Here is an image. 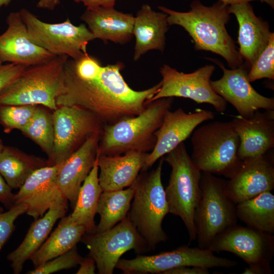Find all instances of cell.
I'll list each match as a JSON object with an SVG mask.
<instances>
[{
  "label": "cell",
  "instance_id": "1",
  "mask_svg": "<svg viewBox=\"0 0 274 274\" xmlns=\"http://www.w3.org/2000/svg\"><path fill=\"white\" fill-rule=\"evenodd\" d=\"M121 62L103 66L87 52L68 58L64 68L63 85L57 106H78L93 114L104 125L135 116L146 108L158 92L161 82L146 90L131 88L121 72Z\"/></svg>",
  "mask_w": 274,
  "mask_h": 274
},
{
  "label": "cell",
  "instance_id": "2",
  "mask_svg": "<svg viewBox=\"0 0 274 274\" xmlns=\"http://www.w3.org/2000/svg\"><path fill=\"white\" fill-rule=\"evenodd\" d=\"M158 8L167 15L169 26L179 25L188 33L196 51H210L221 56L231 69L245 65L225 27L230 17L228 5L218 1L208 7L194 0L190 10L186 12L161 6Z\"/></svg>",
  "mask_w": 274,
  "mask_h": 274
},
{
  "label": "cell",
  "instance_id": "3",
  "mask_svg": "<svg viewBox=\"0 0 274 274\" xmlns=\"http://www.w3.org/2000/svg\"><path fill=\"white\" fill-rule=\"evenodd\" d=\"M173 97L150 102L140 114L104 126L98 152L114 156L135 151L148 153L156 142L154 133L160 126L166 112L171 108Z\"/></svg>",
  "mask_w": 274,
  "mask_h": 274
},
{
  "label": "cell",
  "instance_id": "4",
  "mask_svg": "<svg viewBox=\"0 0 274 274\" xmlns=\"http://www.w3.org/2000/svg\"><path fill=\"white\" fill-rule=\"evenodd\" d=\"M158 166L150 172L142 171L135 181L133 201L127 216L146 242L150 250L165 242L168 237L162 226L169 213L161 181L163 157Z\"/></svg>",
  "mask_w": 274,
  "mask_h": 274
},
{
  "label": "cell",
  "instance_id": "5",
  "mask_svg": "<svg viewBox=\"0 0 274 274\" xmlns=\"http://www.w3.org/2000/svg\"><path fill=\"white\" fill-rule=\"evenodd\" d=\"M68 58L65 55L56 56L45 62L26 67L0 92V106L41 105L55 110Z\"/></svg>",
  "mask_w": 274,
  "mask_h": 274
},
{
  "label": "cell",
  "instance_id": "6",
  "mask_svg": "<svg viewBox=\"0 0 274 274\" xmlns=\"http://www.w3.org/2000/svg\"><path fill=\"white\" fill-rule=\"evenodd\" d=\"M239 138L231 122L214 121L193 131L191 158L203 173L229 178L239 167Z\"/></svg>",
  "mask_w": 274,
  "mask_h": 274
},
{
  "label": "cell",
  "instance_id": "7",
  "mask_svg": "<svg viewBox=\"0 0 274 274\" xmlns=\"http://www.w3.org/2000/svg\"><path fill=\"white\" fill-rule=\"evenodd\" d=\"M163 158L172 167L168 184L164 189L169 213L182 219L190 242L196 241L194 216L200 196L202 172L193 162L184 142Z\"/></svg>",
  "mask_w": 274,
  "mask_h": 274
},
{
  "label": "cell",
  "instance_id": "8",
  "mask_svg": "<svg viewBox=\"0 0 274 274\" xmlns=\"http://www.w3.org/2000/svg\"><path fill=\"white\" fill-rule=\"evenodd\" d=\"M200 186V198L194 216L196 240L198 247L208 249L218 235L236 225L238 219L226 180L202 172Z\"/></svg>",
  "mask_w": 274,
  "mask_h": 274
},
{
  "label": "cell",
  "instance_id": "9",
  "mask_svg": "<svg viewBox=\"0 0 274 274\" xmlns=\"http://www.w3.org/2000/svg\"><path fill=\"white\" fill-rule=\"evenodd\" d=\"M19 12L30 40L55 56L76 59L87 52L89 42L95 39L85 24L76 26L68 18L60 23H49L26 9L22 8Z\"/></svg>",
  "mask_w": 274,
  "mask_h": 274
},
{
  "label": "cell",
  "instance_id": "10",
  "mask_svg": "<svg viewBox=\"0 0 274 274\" xmlns=\"http://www.w3.org/2000/svg\"><path fill=\"white\" fill-rule=\"evenodd\" d=\"M54 150L48 166L59 165L95 132H102L104 124L93 114L78 106H61L52 113Z\"/></svg>",
  "mask_w": 274,
  "mask_h": 274
},
{
  "label": "cell",
  "instance_id": "11",
  "mask_svg": "<svg viewBox=\"0 0 274 274\" xmlns=\"http://www.w3.org/2000/svg\"><path fill=\"white\" fill-rule=\"evenodd\" d=\"M237 263L216 256L209 249L182 245L170 251L150 255H138L132 259H120L116 267L123 273H161L182 266L230 268Z\"/></svg>",
  "mask_w": 274,
  "mask_h": 274
},
{
  "label": "cell",
  "instance_id": "12",
  "mask_svg": "<svg viewBox=\"0 0 274 274\" xmlns=\"http://www.w3.org/2000/svg\"><path fill=\"white\" fill-rule=\"evenodd\" d=\"M81 241L89 251L88 255L94 260L99 274H112L121 256L129 250L138 253L150 250L127 216L103 232H85Z\"/></svg>",
  "mask_w": 274,
  "mask_h": 274
},
{
  "label": "cell",
  "instance_id": "13",
  "mask_svg": "<svg viewBox=\"0 0 274 274\" xmlns=\"http://www.w3.org/2000/svg\"><path fill=\"white\" fill-rule=\"evenodd\" d=\"M215 70L214 65H206L192 73L186 74L164 64L160 69L162 76L161 87L149 103L165 97H184L198 104H209L218 112H224L227 108V102L210 85L211 78Z\"/></svg>",
  "mask_w": 274,
  "mask_h": 274
},
{
  "label": "cell",
  "instance_id": "14",
  "mask_svg": "<svg viewBox=\"0 0 274 274\" xmlns=\"http://www.w3.org/2000/svg\"><path fill=\"white\" fill-rule=\"evenodd\" d=\"M223 71L219 80L210 81L213 90L226 102L232 105L239 115L248 118L260 109L274 110V98L259 94L252 86L248 79L246 65L234 69H227L220 61L210 58Z\"/></svg>",
  "mask_w": 274,
  "mask_h": 274
},
{
  "label": "cell",
  "instance_id": "15",
  "mask_svg": "<svg viewBox=\"0 0 274 274\" xmlns=\"http://www.w3.org/2000/svg\"><path fill=\"white\" fill-rule=\"evenodd\" d=\"M233 253L248 265L270 264L274 254L272 234L235 225L218 235L209 248Z\"/></svg>",
  "mask_w": 274,
  "mask_h": 274
},
{
  "label": "cell",
  "instance_id": "16",
  "mask_svg": "<svg viewBox=\"0 0 274 274\" xmlns=\"http://www.w3.org/2000/svg\"><path fill=\"white\" fill-rule=\"evenodd\" d=\"M214 118L212 112L206 110L197 109L189 113L181 108L174 111H167L160 126L154 133L155 145L149 153L142 171H147L158 159L188 139L199 125Z\"/></svg>",
  "mask_w": 274,
  "mask_h": 274
},
{
  "label": "cell",
  "instance_id": "17",
  "mask_svg": "<svg viewBox=\"0 0 274 274\" xmlns=\"http://www.w3.org/2000/svg\"><path fill=\"white\" fill-rule=\"evenodd\" d=\"M58 165L37 169L15 194V204H25L26 213L35 220L42 217L51 206L68 201L62 196L58 185Z\"/></svg>",
  "mask_w": 274,
  "mask_h": 274
},
{
  "label": "cell",
  "instance_id": "18",
  "mask_svg": "<svg viewBox=\"0 0 274 274\" xmlns=\"http://www.w3.org/2000/svg\"><path fill=\"white\" fill-rule=\"evenodd\" d=\"M268 152L242 160L227 181L228 192L235 204L273 189V157Z\"/></svg>",
  "mask_w": 274,
  "mask_h": 274
},
{
  "label": "cell",
  "instance_id": "19",
  "mask_svg": "<svg viewBox=\"0 0 274 274\" xmlns=\"http://www.w3.org/2000/svg\"><path fill=\"white\" fill-rule=\"evenodd\" d=\"M6 23L7 28L0 35L1 61L27 67L45 62L56 56L30 40L19 11L10 13Z\"/></svg>",
  "mask_w": 274,
  "mask_h": 274
},
{
  "label": "cell",
  "instance_id": "20",
  "mask_svg": "<svg viewBox=\"0 0 274 274\" xmlns=\"http://www.w3.org/2000/svg\"><path fill=\"white\" fill-rule=\"evenodd\" d=\"M239 138L241 160L264 155L274 147V110L257 111L248 118L234 116L231 121Z\"/></svg>",
  "mask_w": 274,
  "mask_h": 274
},
{
  "label": "cell",
  "instance_id": "21",
  "mask_svg": "<svg viewBox=\"0 0 274 274\" xmlns=\"http://www.w3.org/2000/svg\"><path fill=\"white\" fill-rule=\"evenodd\" d=\"M102 132H95L58 165L57 182L63 197L74 209L82 183L96 161Z\"/></svg>",
  "mask_w": 274,
  "mask_h": 274
},
{
  "label": "cell",
  "instance_id": "22",
  "mask_svg": "<svg viewBox=\"0 0 274 274\" xmlns=\"http://www.w3.org/2000/svg\"><path fill=\"white\" fill-rule=\"evenodd\" d=\"M229 12L235 16L238 23V52L250 70L267 45L272 33L268 23L257 17L249 3L229 5Z\"/></svg>",
  "mask_w": 274,
  "mask_h": 274
},
{
  "label": "cell",
  "instance_id": "23",
  "mask_svg": "<svg viewBox=\"0 0 274 274\" xmlns=\"http://www.w3.org/2000/svg\"><path fill=\"white\" fill-rule=\"evenodd\" d=\"M148 154L135 151L114 156L99 154L98 180L102 191L121 190L131 186L142 170Z\"/></svg>",
  "mask_w": 274,
  "mask_h": 274
},
{
  "label": "cell",
  "instance_id": "24",
  "mask_svg": "<svg viewBox=\"0 0 274 274\" xmlns=\"http://www.w3.org/2000/svg\"><path fill=\"white\" fill-rule=\"evenodd\" d=\"M95 39L124 44L133 37L134 16L116 10L114 7L86 9L80 17Z\"/></svg>",
  "mask_w": 274,
  "mask_h": 274
},
{
  "label": "cell",
  "instance_id": "25",
  "mask_svg": "<svg viewBox=\"0 0 274 274\" xmlns=\"http://www.w3.org/2000/svg\"><path fill=\"white\" fill-rule=\"evenodd\" d=\"M167 18L166 13L156 12L148 4L143 5L137 12L132 30L135 39L134 61L149 51H164L168 26Z\"/></svg>",
  "mask_w": 274,
  "mask_h": 274
},
{
  "label": "cell",
  "instance_id": "26",
  "mask_svg": "<svg viewBox=\"0 0 274 274\" xmlns=\"http://www.w3.org/2000/svg\"><path fill=\"white\" fill-rule=\"evenodd\" d=\"M67 209V201L54 204L32 223L22 243L7 257L14 273L21 272L25 262L45 242L56 222L65 216Z\"/></svg>",
  "mask_w": 274,
  "mask_h": 274
},
{
  "label": "cell",
  "instance_id": "27",
  "mask_svg": "<svg viewBox=\"0 0 274 274\" xmlns=\"http://www.w3.org/2000/svg\"><path fill=\"white\" fill-rule=\"evenodd\" d=\"M86 231L84 226L74 223L70 215L64 216L55 230L29 259L37 267L76 247Z\"/></svg>",
  "mask_w": 274,
  "mask_h": 274
},
{
  "label": "cell",
  "instance_id": "28",
  "mask_svg": "<svg viewBox=\"0 0 274 274\" xmlns=\"http://www.w3.org/2000/svg\"><path fill=\"white\" fill-rule=\"evenodd\" d=\"M47 160L5 146L0 153V174L13 189L19 188L36 170L47 166Z\"/></svg>",
  "mask_w": 274,
  "mask_h": 274
},
{
  "label": "cell",
  "instance_id": "29",
  "mask_svg": "<svg viewBox=\"0 0 274 274\" xmlns=\"http://www.w3.org/2000/svg\"><path fill=\"white\" fill-rule=\"evenodd\" d=\"M79 190L74 211L70 214L73 222L82 225L87 233L95 231L94 217L99 196L102 192L98 180L97 159Z\"/></svg>",
  "mask_w": 274,
  "mask_h": 274
},
{
  "label": "cell",
  "instance_id": "30",
  "mask_svg": "<svg viewBox=\"0 0 274 274\" xmlns=\"http://www.w3.org/2000/svg\"><path fill=\"white\" fill-rule=\"evenodd\" d=\"M134 190L135 182L124 190L101 192L96 208L100 220L94 232H101L109 229L127 217Z\"/></svg>",
  "mask_w": 274,
  "mask_h": 274
},
{
  "label": "cell",
  "instance_id": "31",
  "mask_svg": "<svg viewBox=\"0 0 274 274\" xmlns=\"http://www.w3.org/2000/svg\"><path fill=\"white\" fill-rule=\"evenodd\" d=\"M238 219L247 226L273 234L274 233V195L266 191L236 204Z\"/></svg>",
  "mask_w": 274,
  "mask_h": 274
},
{
  "label": "cell",
  "instance_id": "32",
  "mask_svg": "<svg viewBox=\"0 0 274 274\" xmlns=\"http://www.w3.org/2000/svg\"><path fill=\"white\" fill-rule=\"evenodd\" d=\"M37 144L50 160L54 150V127L52 114L46 109L37 107L28 124L21 130Z\"/></svg>",
  "mask_w": 274,
  "mask_h": 274
},
{
  "label": "cell",
  "instance_id": "33",
  "mask_svg": "<svg viewBox=\"0 0 274 274\" xmlns=\"http://www.w3.org/2000/svg\"><path fill=\"white\" fill-rule=\"evenodd\" d=\"M37 105L0 106V124L4 131L9 133L13 129L21 130L32 117Z\"/></svg>",
  "mask_w": 274,
  "mask_h": 274
},
{
  "label": "cell",
  "instance_id": "34",
  "mask_svg": "<svg viewBox=\"0 0 274 274\" xmlns=\"http://www.w3.org/2000/svg\"><path fill=\"white\" fill-rule=\"evenodd\" d=\"M263 78L274 79V33L271 34L269 42L251 66L248 73L250 82Z\"/></svg>",
  "mask_w": 274,
  "mask_h": 274
},
{
  "label": "cell",
  "instance_id": "35",
  "mask_svg": "<svg viewBox=\"0 0 274 274\" xmlns=\"http://www.w3.org/2000/svg\"><path fill=\"white\" fill-rule=\"evenodd\" d=\"M76 246L68 252L52 259L28 271L27 274H49L77 266L82 261Z\"/></svg>",
  "mask_w": 274,
  "mask_h": 274
},
{
  "label": "cell",
  "instance_id": "36",
  "mask_svg": "<svg viewBox=\"0 0 274 274\" xmlns=\"http://www.w3.org/2000/svg\"><path fill=\"white\" fill-rule=\"evenodd\" d=\"M26 210L25 204L18 203L7 212L0 213V251L14 229L15 220Z\"/></svg>",
  "mask_w": 274,
  "mask_h": 274
},
{
  "label": "cell",
  "instance_id": "37",
  "mask_svg": "<svg viewBox=\"0 0 274 274\" xmlns=\"http://www.w3.org/2000/svg\"><path fill=\"white\" fill-rule=\"evenodd\" d=\"M26 66L0 60V92L13 82Z\"/></svg>",
  "mask_w": 274,
  "mask_h": 274
},
{
  "label": "cell",
  "instance_id": "38",
  "mask_svg": "<svg viewBox=\"0 0 274 274\" xmlns=\"http://www.w3.org/2000/svg\"><path fill=\"white\" fill-rule=\"evenodd\" d=\"M0 174V202L8 210L15 205V194Z\"/></svg>",
  "mask_w": 274,
  "mask_h": 274
},
{
  "label": "cell",
  "instance_id": "39",
  "mask_svg": "<svg viewBox=\"0 0 274 274\" xmlns=\"http://www.w3.org/2000/svg\"><path fill=\"white\" fill-rule=\"evenodd\" d=\"M209 268L200 266H182L163 272L162 274H209Z\"/></svg>",
  "mask_w": 274,
  "mask_h": 274
},
{
  "label": "cell",
  "instance_id": "40",
  "mask_svg": "<svg viewBox=\"0 0 274 274\" xmlns=\"http://www.w3.org/2000/svg\"><path fill=\"white\" fill-rule=\"evenodd\" d=\"M117 0H74L77 3H82L86 9H94L99 7H114Z\"/></svg>",
  "mask_w": 274,
  "mask_h": 274
},
{
  "label": "cell",
  "instance_id": "41",
  "mask_svg": "<svg viewBox=\"0 0 274 274\" xmlns=\"http://www.w3.org/2000/svg\"><path fill=\"white\" fill-rule=\"evenodd\" d=\"M94 260L90 256L87 255L83 258L79 265V269L77 274H93L95 273V265Z\"/></svg>",
  "mask_w": 274,
  "mask_h": 274
},
{
  "label": "cell",
  "instance_id": "42",
  "mask_svg": "<svg viewBox=\"0 0 274 274\" xmlns=\"http://www.w3.org/2000/svg\"><path fill=\"white\" fill-rule=\"evenodd\" d=\"M243 274H270V264L258 263L248 265L242 272Z\"/></svg>",
  "mask_w": 274,
  "mask_h": 274
},
{
  "label": "cell",
  "instance_id": "43",
  "mask_svg": "<svg viewBox=\"0 0 274 274\" xmlns=\"http://www.w3.org/2000/svg\"><path fill=\"white\" fill-rule=\"evenodd\" d=\"M60 0H39L37 7L52 11L60 4Z\"/></svg>",
  "mask_w": 274,
  "mask_h": 274
},
{
  "label": "cell",
  "instance_id": "44",
  "mask_svg": "<svg viewBox=\"0 0 274 274\" xmlns=\"http://www.w3.org/2000/svg\"><path fill=\"white\" fill-rule=\"evenodd\" d=\"M228 5L239 4L242 3H249L254 1H259L264 2L270 6L272 8H274V0H218Z\"/></svg>",
  "mask_w": 274,
  "mask_h": 274
},
{
  "label": "cell",
  "instance_id": "45",
  "mask_svg": "<svg viewBox=\"0 0 274 274\" xmlns=\"http://www.w3.org/2000/svg\"><path fill=\"white\" fill-rule=\"evenodd\" d=\"M12 0H0V9L4 6H7Z\"/></svg>",
  "mask_w": 274,
  "mask_h": 274
},
{
  "label": "cell",
  "instance_id": "46",
  "mask_svg": "<svg viewBox=\"0 0 274 274\" xmlns=\"http://www.w3.org/2000/svg\"><path fill=\"white\" fill-rule=\"evenodd\" d=\"M5 146L4 145L2 141L0 139V153L4 149Z\"/></svg>",
  "mask_w": 274,
  "mask_h": 274
},
{
  "label": "cell",
  "instance_id": "47",
  "mask_svg": "<svg viewBox=\"0 0 274 274\" xmlns=\"http://www.w3.org/2000/svg\"><path fill=\"white\" fill-rule=\"evenodd\" d=\"M3 212V209L0 207V213H2Z\"/></svg>",
  "mask_w": 274,
  "mask_h": 274
}]
</instances>
